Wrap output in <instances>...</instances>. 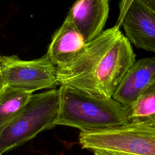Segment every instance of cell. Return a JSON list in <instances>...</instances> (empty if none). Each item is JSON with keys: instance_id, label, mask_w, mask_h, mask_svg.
Returning a JSON list of instances; mask_svg holds the SVG:
<instances>
[{"instance_id": "6da1fadb", "label": "cell", "mask_w": 155, "mask_h": 155, "mask_svg": "<svg viewBox=\"0 0 155 155\" xmlns=\"http://www.w3.org/2000/svg\"><path fill=\"white\" fill-rule=\"evenodd\" d=\"M114 25L87 42L69 65L58 69L59 85L105 98L113 94L127 70L135 62L131 44Z\"/></svg>"}, {"instance_id": "30bf717a", "label": "cell", "mask_w": 155, "mask_h": 155, "mask_svg": "<svg viewBox=\"0 0 155 155\" xmlns=\"http://www.w3.org/2000/svg\"><path fill=\"white\" fill-rule=\"evenodd\" d=\"M128 123L155 128V82L128 107Z\"/></svg>"}, {"instance_id": "7a4b0ae2", "label": "cell", "mask_w": 155, "mask_h": 155, "mask_svg": "<svg viewBox=\"0 0 155 155\" xmlns=\"http://www.w3.org/2000/svg\"><path fill=\"white\" fill-rule=\"evenodd\" d=\"M59 92L56 125L88 131L129 124L128 107L112 97L97 96L67 85H61Z\"/></svg>"}, {"instance_id": "9a60e30c", "label": "cell", "mask_w": 155, "mask_h": 155, "mask_svg": "<svg viewBox=\"0 0 155 155\" xmlns=\"http://www.w3.org/2000/svg\"><path fill=\"white\" fill-rule=\"evenodd\" d=\"M4 86L5 85H4V84L3 82L2 74H1V69H0V91L2 90V89L4 88Z\"/></svg>"}, {"instance_id": "5b68a950", "label": "cell", "mask_w": 155, "mask_h": 155, "mask_svg": "<svg viewBox=\"0 0 155 155\" xmlns=\"http://www.w3.org/2000/svg\"><path fill=\"white\" fill-rule=\"evenodd\" d=\"M0 69L5 86L25 92L33 94L60 85L57 67L46 54L31 61L21 60L16 55L2 56Z\"/></svg>"}, {"instance_id": "9c48e42d", "label": "cell", "mask_w": 155, "mask_h": 155, "mask_svg": "<svg viewBox=\"0 0 155 155\" xmlns=\"http://www.w3.org/2000/svg\"><path fill=\"white\" fill-rule=\"evenodd\" d=\"M108 13V0H76L67 16L87 43L102 32Z\"/></svg>"}, {"instance_id": "8fae6325", "label": "cell", "mask_w": 155, "mask_h": 155, "mask_svg": "<svg viewBox=\"0 0 155 155\" xmlns=\"http://www.w3.org/2000/svg\"><path fill=\"white\" fill-rule=\"evenodd\" d=\"M31 93L4 86L0 91V130L22 110Z\"/></svg>"}, {"instance_id": "277c9868", "label": "cell", "mask_w": 155, "mask_h": 155, "mask_svg": "<svg viewBox=\"0 0 155 155\" xmlns=\"http://www.w3.org/2000/svg\"><path fill=\"white\" fill-rule=\"evenodd\" d=\"M81 147L92 151H114L131 155H155V128L128 124L81 131Z\"/></svg>"}, {"instance_id": "2e32d148", "label": "cell", "mask_w": 155, "mask_h": 155, "mask_svg": "<svg viewBox=\"0 0 155 155\" xmlns=\"http://www.w3.org/2000/svg\"><path fill=\"white\" fill-rule=\"evenodd\" d=\"M5 150L0 147V155H2V154H3V153H5Z\"/></svg>"}, {"instance_id": "ba28073f", "label": "cell", "mask_w": 155, "mask_h": 155, "mask_svg": "<svg viewBox=\"0 0 155 155\" xmlns=\"http://www.w3.org/2000/svg\"><path fill=\"white\" fill-rule=\"evenodd\" d=\"M86 44L82 34L67 16L53 35L46 55L57 68H63L78 58Z\"/></svg>"}, {"instance_id": "e0dca14e", "label": "cell", "mask_w": 155, "mask_h": 155, "mask_svg": "<svg viewBox=\"0 0 155 155\" xmlns=\"http://www.w3.org/2000/svg\"><path fill=\"white\" fill-rule=\"evenodd\" d=\"M1 58H2V56H1V55L0 54V61H1Z\"/></svg>"}, {"instance_id": "4fadbf2b", "label": "cell", "mask_w": 155, "mask_h": 155, "mask_svg": "<svg viewBox=\"0 0 155 155\" xmlns=\"http://www.w3.org/2000/svg\"><path fill=\"white\" fill-rule=\"evenodd\" d=\"M94 155H131L124 153L114 151H107V150H98L93 151Z\"/></svg>"}, {"instance_id": "7c38bea8", "label": "cell", "mask_w": 155, "mask_h": 155, "mask_svg": "<svg viewBox=\"0 0 155 155\" xmlns=\"http://www.w3.org/2000/svg\"><path fill=\"white\" fill-rule=\"evenodd\" d=\"M133 1V0H121L119 4V13L116 25L119 27L121 26L123 18Z\"/></svg>"}, {"instance_id": "8992f818", "label": "cell", "mask_w": 155, "mask_h": 155, "mask_svg": "<svg viewBox=\"0 0 155 155\" xmlns=\"http://www.w3.org/2000/svg\"><path fill=\"white\" fill-rule=\"evenodd\" d=\"M126 38L137 48L155 53V13L142 0H133L122 21Z\"/></svg>"}, {"instance_id": "3957f363", "label": "cell", "mask_w": 155, "mask_h": 155, "mask_svg": "<svg viewBox=\"0 0 155 155\" xmlns=\"http://www.w3.org/2000/svg\"><path fill=\"white\" fill-rule=\"evenodd\" d=\"M59 104V89L31 94L20 113L0 130V147L6 152L53 128Z\"/></svg>"}, {"instance_id": "5bb4252c", "label": "cell", "mask_w": 155, "mask_h": 155, "mask_svg": "<svg viewBox=\"0 0 155 155\" xmlns=\"http://www.w3.org/2000/svg\"><path fill=\"white\" fill-rule=\"evenodd\" d=\"M155 13V0H142Z\"/></svg>"}, {"instance_id": "52a82bcc", "label": "cell", "mask_w": 155, "mask_h": 155, "mask_svg": "<svg viewBox=\"0 0 155 155\" xmlns=\"http://www.w3.org/2000/svg\"><path fill=\"white\" fill-rule=\"evenodd\" d=\"M154 82L155 56L140 59L135 61L125 72L112 98L128 107Z\"/></svg>"}]
</instances>
